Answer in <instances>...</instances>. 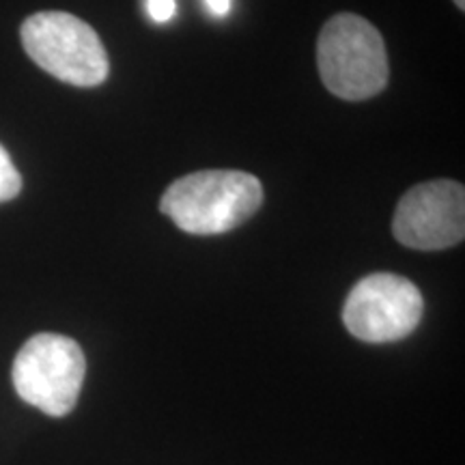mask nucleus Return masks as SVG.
Masks as SVG:
<instances>
[{
	"mask_svg": "<svg viewBox=\"0 0 465 465\" xmlns=\"http://www.w3.org/2000/svg\"><path fill=\"white\" fill-rule=\"evenodd\" d=\"M263 205V185L243 171H199L171 183L160 209L190 235H223Z\"/></svg>",
	"mask_w": 465,
	"mask_h": 465,
	"instance_id": "obj_1",
	"label": "nucleus"
},
{
	"mask_svg": "<svg viewBox=\"0 0 465 465\" xmlns=\"http://www.w3.org/2000/svg\"><path fill=\"white\" fill-rule=\"evenodd\" d=\"M317 67L325 89L345 102H364L388 84V52L381 33L356 14H336L317 39Z\"/></svg>",
	"mask_w": 465,
	"mask_h": 465,
	"instance_id": "obj_2",
	"label": "nucleus"
},
{
	"mask_svg": "<svg viewBox=\"0 0 465 465\" xmlns=\"http://www.w3.org/2000/svg\"><path fill=\"white\" fill-rule=\"evenodd\" d=\"M20 37L26 54L61 83L89 89L108 78V52L95 28L80 17L39 11L26 17Z\"/></svg>",
	"mask_w": 465,
	"mask_h": 465,
	"instance_id": "obj_3",
	"label": "nucleus"
},
{
	"mask_svg": "<svg viewBox=\"0 0 465 465\" xmlns=\"http://www.w3.org/2000/svg\"><path fill=\"white\" fill-rule=\"evenodd\" d=\"M86 360L78 342L63 334H35L17 351L11 380L17 397L44 414L67 416L78 403Z\"/></svg>",
	"mask_w": 465,
	"mask_h": 465,
	"instance_id": "obj_4",
	"label": "nucleus"
},
{
	"mask_svg": "<svg viewBox=\"0 0 465 465\" xmlns=\"http://www.w3.org/2000/svg\"><path fill=\"white\" fill-rule=\"evenodd\" d=\"M424 300L414 282L399 274L377 272L349 291L342 323L358 341L383 345L410 336L422 322Z\"/></svg>",
	"mask_w": 465,
	"mask_h": 465,
	"instance_id": "obj_5",
	"label": "nucleus"
},
{
	"mask_svg": "<svg viewBox=\"0 0 465 465\" xmlns=\"http://www.w3.org/2000/svg\"><path fill=\"white\" fill-rule=\"evenodd\" d=\"M399 243L414 250H444L465 237V190L452 179L418 183L399 201L392 220Z\"/></svg>",
	"mask_w": 465,
	"mask_h": 465,
	"instance_id": "obj_6",
	"label": "nucleus"
},
{
	"mask_svg": "<svg viewBox=\"0 0 465 465\" xmlns=\"http://www.w3.org/2000/svg\"><path fill=\"white\" fill-rule=\"evenodd\" d=\"M22 190V177L14 166L7 149L0 144V203L15 199Z\"/></svg>",
	"mask_w": 465,
	"mask_h": 465,
	"instance_id": "obj_7",
	"label": "nucleus"
},
{
	"mask_svg": "<svg viewBox=\"0 0 465 465\" xmlns=\"http://www.w3.org/2000/svg\"><path fill=\"white\" fill-rule=\"evenodd\" d=\"M147 14L155 25H166L177 14V0H147Z\"/></svg>",
	"mask_w": 465,
	"mask_h": 465,
	"instance_id": "obj_8",
	"label": "nucleus"
},
{
	"mask_svg": "<svg viewBox=\"0 0 465 465\" xmlns=\"http://www.w3.org/2000/svg\"><path fill=\"white\" fill-rule=\"evenodd\" d=\"M205 7L209 9V14L216 17H224L229 15L231 11V0H205Z\"/></svg>",
	"mask_w": 465,
	"mask_h": 465,
	"instance_id": "obj_9",
	"label": "nucleus"
},
{
	"mask_svg": "<svg viewBox=\"0 0 465 465\" xmlns=\"http://www.w3.org/2000/svg\"><path fill=\"white\" fill-rule=\"evenodd\" d=\"M452 3H455V5H457V7H459V9H461V11L465 9V0H452Z\"/></svg>",
	"mask_w": 465,
	"mask_h": 465,
	"instance_id": "obj_10",
	"label": "nucleus"
}]
</instances>
